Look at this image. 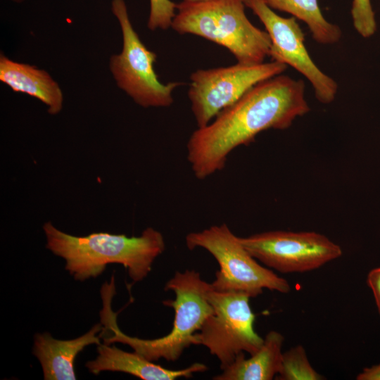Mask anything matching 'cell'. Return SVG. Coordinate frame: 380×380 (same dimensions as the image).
Listing matches in <instances>:
<instances>
[{
	"mask_svg": "<svg viewBox=\"0 0 380 380\" xmlns=\"http://www.w3.org/2000/svg\"><path fill=\"white\" fill-rule=\"evenodd\" d=\"M0 81L15 92L42 101L51 115L59 113L63 108V94L59 84L49 72L35 65L14 61L1 53Z\"/></svg>",
	"mask_w": 380,
	"mask_h": 380,
	"instance_id": "4fadbf2b",
	"label": "cell"
},
{
	"mask_svg": "<svg viewBox=\"0 0 380 380\" xmlns=\"http://www.w3.org/2000/svg\"><path fill=\"white\" fill-rule=\"evenodd\" d=\"M210 284L202 279L194 270L176 272L165 286V291L175 294V300L163 303L174 309L172 330L167 335L155 339H142L124 334L117 324V313L111 309V295L102 296L103 308L100 312L103 329L100 337L103 343H122L150 361L163 358L169 362L178 360L184 350L193 345L194 335L213 313L207 293Z\"/></svg>",
	"mask_w": 380,
	"mask_h": 380,
	"instance_id": "3957f363",
	"label": "cell"
},
{
	"mask_svg": "<svg viewBox=\"0 0 380 380\" xmlns=\"http://www.w3.org/2000/svg\"><path fill=\"white\" fill-rule=\"evenodd\" d=\"M97 357L86 362L89 372L99 374L103 371L125 372L144 380H175L190 378L194 374L208 370L205 364L196 362L181 369H169L156 365L134 351L129 353L115 346L100 344Z\"/></svg>",
	"mask_w": 380,
	"mask_h": 380,
	"instance_id": "8fae6325",
	"label": "cell"
},
{
	"mask_svg": "<svg viewBox=\"0 0 380 380\" xmlns=\"http://www.w3.org/2000/svg\"><path fill=\"white\" fill-rule=\"evenodd\" d=\"M189 250L202 248L217 260L220 270L210 284L219 291L244 293L255 298L266 289L281 293L291 291L288 281L257 262L226 224L213 225L186 236Z\"/></svg>",
	"mask_w": 380,
	"mask_h": 380,
	"instance_id": "5b68a950",
	"label": "cell"
},
{
	"mask_svg": "<svg viewBox=\"0 0 380 380\" xmlns=\"http://www.w3.org/2000/svg\"><path fill=\"white\" fill-rule=\"evenodd\" d=\"M351 15L353 26L362 37H369L375 32L376 23L370 0H353Z\"/></svg>",
	"mask_w": 380,
	"mask_h": 380,
	"instance_id": "e0dca14e",
	"label": "cell"
},
{
	"mask_svg": "<svg viewBox=\"0 0 380 380\" xmlns=\"http://www.w3.org/2000/svg\"><path fill=\"white\" fill-rule=\"evenodd\" d=\"M111 11L122 35V49L109 60V68L118 87L138 105L167 107L172 104L174 90L181 84H163L154 70L157 55L144 45L130 21L125 0H112Z\"/></svg>",
	"mask_w": 380,
	"mask_h": 380,
	"instance_id": "8992f818",
	"label": "cell"
},
{
	"mask_svg": "<svg viewBox=\"0 0 380 380\" xmlns=\"http://www.w3.org/2000/svg\"><path fill=\"white\" fill-rule=\"evenodd\" d=\"M256 260L281 273L315 270L340 258V246L315 232L268 231L239 237Z\"/></svg>",
	"mask_w": 380,
	"mask_h": 380,
	"instance_id": "9c48e42d",
	"label": "cell"
},
{
	"mask_svg": "<svg viewBox=\"0 0 380 380\" xmlns=\"http://www.w3.org/2000/svg\"><path fill=\"white\" fill-rule=\"evenodd\" d=\"M284 336L277 331H269L259 350L249 358L239 354L215 380H271L281 369Z\"/></svg>",
	"mask_w": 380,
	"mask_h": 380,
	"instance_id": "5bb4252c",
	"label": "cell"
},
{
	"mask_svg": "<svg viewBox=\"0 0 380 380\" xmlns=\"http://www.w3.org/2000/svg\"><path fill=\"white\" fill-rule=\"evenodd\" d=\"M11 1H13V2H15V3L19 4V3H22V2L24 1L25 0H11Z\"/></svg>",
	"mask_w": 380,
	"mask_h": 380,
	"instance_id": "7402d4cb",
	"label": "cell"
},
{
	"mask_svg": "<svg viewBox=\"0 0 380 380\" xmlns=\"http://www.w3.org/2000/svg\"><path fill=\"white\" fill-rule=\"evenodd\" d=\"M357 380H380V364L365 367L356 376Z\"/></svg>",
	"mask_w": 380,
	"mask_h": 380,
	"instance_id": "ffe728a7",
	"label": "cell"
},
{
	"mask_svg": "<svg viewBox=\"0 0 380 380\" xmlns=\"http://www.w3.org/2000/svg\"><path fill=\"white\" fill-rule=\"evenodd\" d=\"M207 296L213 312L194 334L193 345L206 347L219 360L223 370L239 354L256 353L264 338L254 329L255 315L250 306L248 296L219 291L210 284Z\"/></svg>",
	"mask_w": 380,
	"mask_h": 380,
	"instance_id": "52a82bcc",
	"label": "cell"
},
{
	"mask_svg": "<svg viewBox=\"0 0 380 380\" xmlns=\"http://www.w3.org/2000/svg\"><path fill=\"white\" fill-rule=\"evenodd\" d=\"M177 5L170 0H150V11L147 27L151 31L171 27L175 16Z\"/></svg>",
	"mask_w": 380,
	"mask_h": 380,
	"instance_id": "ac0fdd59",
	"label": "cell"
},
{
	"mask_svg": "<svg viewBox=\"0 0 380 380\" xmlns=\"http://www.w3.org/2000/svg\"><path fill=\"white\" fill-rule=\"evenodd\" d=\"M367 284L372 290L380 316V267L372 269L367 277Z\"/></svg>",
	"mask_w": 380,
	"mask_h": 380,
	"instance_id": "d6986e66",
	"label": "cell"
},
{
	"mask_svg": "<svg viewBox=\"0 0 380 380\" xmlns=\"http://www.w3.org/2000/svg\"><path fill=\"white\" fill-rule=\"evenodd\" d=\"M280 380H323L310 364L306 351L301 345L283 352L281 369L276 376Z\"/></svg>",
	"mask_w": 380,
	"mask_h": 380,
	"instance_id": "2e32d148",
	"label": "cell"
},
{
	"mask_svg": "<svg viewBox=\"0 0 380 380\" xmlns=\"http://www.w3.org/2000/svg\"><path fill=\"white\" fill-rule=\"evenodd\" d=\"M243 2L259 18L270 37L269 56L274 61L290 65L303 75L312 84L319 102L324 104L332 102L337 94L338 84L313 62L296 18L277 15L262 0H243Z\"/></svg>",
	"mask_w": 380,
	"mask_h": 380,
	"instance_id": "30bf717a",
	"label": "cell"
},
{
	"mask_svg": "<svg viewBox=\"0 0 380 380\" xmlns=\"http://www.w3.org/2000/svg\"><path fill=\"white\" fill-rule=\"evenodd\" d=\"M305 89L302 80L277 75L254 85L213 121L198 127L186 144L194 176L203 179L222 170L234 148L251 143L264 130L286 129L308 113Z\"/></svg>",
	"mask_w": 380,
	"mask_h": 380,
	"instance_id": "6da1fadb",
	"label": "cell"
},
{
	"mask_svg": "<svg viewBox=\"0 0 380 380\" xmlns=\"http://www.w3.org/2000/svg\"><path fill=\"white\" fill-rule=\"evenodd\" d=\"M211 1V0H183V1L189 2V3L203 2V1Z\"/></svg>",
	"mask_w": 380,
	"mask_h": 380,
	"instance_id": "44dd1931",
	"label": "cell"
},
{
	"mask_svg": "<svg viewBox=\"0 0 380 380\" xmlns=\"http://www.w3.org/2000/svg\"><path fill=\"white\" fill-rule=\"evenodd\" d=\"M43 229L46 248L63 258L65 270L81 281L100 275L110 263L122 265L134 282L141 281L165 248L163 234L152 227L130 237L106 232L77 236L58 229L50 222Z\"/></svg>",
	"mask_w": 380,
	"mask_h": 380,
	"instance_id": "7a4b0ae2",
	"label": "cell"
},
{
	"mask_svg": "<svg viewBox=\"0 0 380 380\" xmlns=\"http://www.w3.org/2000/svg\"><path fill=\"white\" fill-rule=\"evenodd\" d=\"M243 0H211L177 5L171 27L179 34H195L227 49L237 63L254 65L269 56L271 39L253 25L245 13Z\"/></svg>",
	"mask_w": 380,
	"mask_h": 380,
	"instance_id": "277c9868",
	"label": "cell"
},
{
	"mask_svg": "<svg viewBox=\"0 0 380 380\" xmlns=\"http://www.w3.org/2000/svg\"><path fill=\"white\" fill-rule=\"evenodd\" d=\"M102 324H96L84 335L71 340L53 338L48 332L34 335L32 353L39 360L45 380H75L74 361L86 346L101 344Z\"/></svg>",
	"mask_w": 380,
	"mask_h": 380,
	"instance_id": "7c38bea8",
	"label": "cell"
},
{
	"mask_svg": "<svg viewBox=\"0 0 380 380\" xmlns=\"http://www.w3.org/2000/svg\"><path fill=\"white\" fill-rule=\"evenodd\" d=\"M287 66L272 61L194 71L190 76L188 96L198 127L207 125L254 85L281 75Z\"/></svg>",
	"mask_w": 380,
	"mask_h": 380,
	"instance_id": "ba28073f",
	"label": "cell"
},
{
	"mask_svg": "<svg viewBox=\"0 0 380 380\" xmlns=\"http://www.w3.org/2000/svg\"><path fill=\"white\" fill-rule=\"evenodd\" d=\"M270 8L291 14L303 21L319 44H333L342 35L340 27L323 16L317 0H262Z\"/></svg>",
	"mask_w": 380,
	"mask_h": 380,
	"instance_id": "9a60e30c",
	"label": "cell"
}]
</instances>
